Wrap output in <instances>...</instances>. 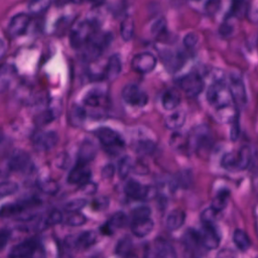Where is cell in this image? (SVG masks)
<instances>
[{
    "instance_id": "obj_18",
    "label": "cell",
    "mask_w": 258,
    "mask_h": 258,
    "mask_svg": "<svg viewBox=\"0 0 258 258\" xmlns=\"http://www.w3.org/2000/svg\"><path fill=\"white\" fill-rule=\"evenodd\" d=\"M97 154V147L91 140H84L78 152V163L87 164L95 158Z\"/></svg>"
},
{
    "instance_id": "obj_4",
    "label": "cell",
    "mask_w": 258,
    "mask_h": 258,
    "mask_svg": "<svg viewBox=\"0 0 258 258\" xmlns=\"http://www.w3.org/2000/svg\"><path fill=\"white\" fill-rule=\"evenodd\" d=\"M95 34V27L93 22L89 20H84L79 23L72 29L70 40L72 46L80 48L85 46Z\"/></svg>"
},
{
    "instance_id": "obj_30",
    "label": "cell",
    "mask_w": 258,
    "mask_h": 258,
    "mask_svg": "<svg viewBox=\"0 0 258 258\" xmlns=\"http://www.w3.org/2000/svg\"><path fill=\"white\" fill-rule=\"evenodd\" d=\"M233 242L236 247L241 251H246L251 245L250 238L248 235L241 229H237L233 233Z\"/></svg>"
},
{
    "instance_id": "obj_7",
    "label": "cell",
    "mask_w": 258,
    "mask_h": 258,
    "mask_svg": "<svg viewBox=\"0 0 258 258\" xmlns=\"http://www.w3.org/2000/svg\"><path fill=\"white\" fill-rule=\"evenodd\" d=\"M122 98L127 104L137 107H143L148 102L147 94L134 84H128L123 88Z\"/></svg>"
},
{
    "instance_id": "obj_1",
    "label": "cell",
    "mask_w": 258,
    "mask_h": 258,
    "mask_svg": "<svg viewBox=\"0 0 258 258\" xmlns=\"http://www.w3.org/2000/svg\"><path fill=\"white\" fill-rule=\"evenodd\" d=\"M207 100L209 104L217 110L226 109L234 105V100L229 87L218 81L213 83L207 91Z\"/></svg>"
},
{
    "instance_id": "obj_44",
    "label": "cell",
    "mask_w": 258,
    "mask_h": 258,
    "mask_svg": "<svg viewBox=\"0 0 258 258\" xmlns=\"http://www.w3.org/2000/svg\"><path fill=\"white\" fill-rule=\"evenodd\" d=\"M248 19L253 23H258V0H253L247 12Z\"/></svg>"
},
{
    "instance_id": "obj_24",
    "label": "cell",
    "mask_w": 258,
    "mask_h": 258,
    "mask_svg": "<svg viewBox=\"0 0 258 258\" xmlns=\"http://www.w3.org/2000/svg\"><path fill=\"white\" fill-rule=\"evenodd\" d=\"M121 72V60L120 57L116 54L110 56L106 64L105 78L109 81H114Z\"/></svg>"
},
{
    "instance_id": "obj_35",
    "label": "cell",
    "mask_w": 258,
    "mask_h": 258,
    "mask_svg": "<svg viewBox=\"0 0 258 258\" xmlns=\"http://www.w3.org/2000/svg\"><path fill=\"white\" fill-rule=\"evenodd\" d=\"M18 190V184L12 180L0 182V199L11 196Z\"/></svg>"
},
{
    "instance_id": "obj_34",
    "label": "cell",
    "mask_w": 258,
    "mask_h": 258,
    "mask_svg": "<svg viewBox=\"0 0 258 258\" xmlns=\"http://www.w3.org/2000/svg\"><path fill=\"white\" fill-rule=\"evenodd\" d=\"M51 4V0H30L28 3V10L33 14H40L44 12Z\"/></svg>"
},
{
    "instance_id": "obj_29",
    "label": "cell",
    "mask_w": 258,
    "mask_h": 258,
    "mask_svg": "<svg viewBox=\"0 0 258 258\" xmlns=\"http://www.w3.org/2000/svg\"><path fill=\"white\" fill-rule=\"evenodd\" d=\"M162 57L165 66H169V68L172 69L173 71L178 70L183 62V58L181 54L177 52H172L170 50H165L162 54Z\"/></svg>"
},
{
    "instance_id": "obj_32",
    "label": "cell",
    "mask_w": 258,
    "mask_h": 258,
    "mask_svg": "<svg viewBox=\"0 0 258 258\" xmlns=\"http://www.w3.org/2000/svg\"><path fill=\"white\" fill-rule=\"evenodd\" d=\"M134 33V21L132 17H126L120 25V34L123 40L129 41Z\"/></svg>"
},
{
    "instance_id": "obj_14",
    "label": "cell",
    "mask_w": 258,
    "mask_h": 258,
    "mask_svg": "<svg viewBox=\"0 0 258 258\" xmlns=\"http://www.w3.org/2000/svg\"><path fill=\"white\" fill-rule=\"evenodd\" d=\"M29 24V16L26 13H18L15 14L8 25V32L11 36H19L22 35Z\"/></svg>"
},
{
    "instance_id": "obj_25",
    "label": "cell",
    "mask_w": 258,
    "mask_h": 258,
    "mask_svg": "<svg viewBox=\"0 0 258 258\" xmlns=\"http://www.w3.org/2000/svg\"><path fill=\"white\" fill-rule=\"evenodd\" d=\"M185 122V113L181 110L173 111L171 114H169L164 121V124L166 128L175 130L179 129Z\"/></svg>"
},
{
    "instance_id": "obj_57",
    "label": "cell",
    "mask_w": 258,
    "mask_h": 258,
    "mask_svg": "<svg viewBox=\"0 0 258 258\" xmlns=\"http://www.w3.org/2000/svg\"><path fill=\"white\" fill-rule=\"evenodd\" d=\"M70 1H72L75 4H81V3L85 2V1H89V0H70Z\"/></svg>"
},
{
    "instance_id": "obj_13",
    "label": "cell",
    "mask_w": 258,
    "mask_h": 258,
    "mask_svg": "<svg viewBox=\"0 0 258 258\" xmlns=\"http://www.w3.org/2000/svg\"><path fill=\"white\" fill-rule=\"evenodd\" d=\"M30 163L29 154L21 149L14 150L8 160V166L13 171H25Z\"/></svg>"
},
{
    "instance_id": "obj_27",
    "label": "cell",
    "mask_w": 258,
    "mask_h": 258,
    "mask_svg": "<svg viewBox=\"0 0 258 258\" xmlns=\"http://www.w3.org/2000/svg\"><path fill=\"white\" fill-rule=\"evenodd\" d=\"M229 197H230L229 190H227V189H222V190H220V191L216 195V197L213 199V201H212V204H211L212 210H213L216 214L222 212V211L226 208V206H227V204H228Z\"/></svg>"
},
{
    "instance_id": "obj_56",
    "label": "cell",
    "mask_w": 258,
    "mask_h": 258,
    "mask_svg": "<svg viewBox=\"0 0 258 258\" xmlns=\"http://www.w3.org/2000/svg\"><path fill=\"white\" fill-rule=\"evenodd\" d=\"M89 1H91V3H92L94 6H101V5L104 4V2H105L106 0H89Z\"/></svg>"
},
{
    "instance_id": "obj_47",
    "label": "cell",
    "mask_w": 258,
    "mask_h": 258,
    "mask_svg": "<svg viewBox=\"0 0 258 258\" xmlns=\"http://www.w3.org/2000/svg\"><path fill=\"white\" fill-rule=\"evenodd\" d=\"M108 205H109V201H108V199H106L104 197H100V198L94 200V202L92 204L94 209L97 211H99V210L102 211V210L106 209L108 207Z\"/></svg>"
},
{
    "instance_id": "obj_40",
    "label": "cell",
    "mask_w": 258,
    "mask_h": 258,
    "mask_svg": "<svg viewBox=\"0 0 258 258\" xmlns=\"http://www.w3.org/2000/svg\"><path fill=\"white\" fill-rule=\"evenodd\" d=\"M85 103L88 105V106H92V107H97V106H100L101 104V101H102V94L100 93H97V92H90L84 99Z\"/></svg>"
},
{
    "instance_id": "obj_38",
    "label": "cell",
    "mask_w": 258,
    "mask_h": 258,
    "mask_svg": "<svg viewBox=\"0 0 258 258\" xmlns=\"http://www.w3.org/2000/svg\"><path fill=\"white\" fill-rule=\"evenodd\" d=\"M39 188L48 195H53L58 190V184L51 179H45L39 182Z\"/></svg>"
},
{
    "instance_id": "obj_10",
    "label": "cell",
    "mask_w": 258,
    "mask_h": 258,
    "mask_svg": "<svg viewBox=\"0 0 258 258\" xmlns=\"http://www.w3.org/2000/svg\"><path fill=\"white\" fill-rule=\"evenodd\" d=\"M156 57L151 52H140L136 54L131 61L132 69L140 74H147L156 67Z\"/></svg>"
},
{
    "instance_id": "obj_53",
    "label": "cell",
    "mask_w": 258,
    "mask_h": 258,
    "mask_svg": "<svg viewBox=\"0 0 258 258\" xmlns=\"http://www.w3.org/2000/svg\"><path fill=\"white\" fill-rule=\"evenodd\" d=\"M232 31H233V27L228 23H224L220 28V33L224 36H228L229 34L232 33Z\"/></svg>"
},
{
    "instance_id": "obj_17",
    "label": "cell",
    "mask_w": 258,
    "mask_h": 258,
    "mask_svg": "<svg viewBox=\"0 0 258 258\" xmlns=\"http://www.w3.org/2000/svg\"><path fill=\"white\" fill-rule=\"evenodd\" d=\"M91 171L85 166V164L78 163L69 173L68 181L72 184L82 185L83 183L90 180Z\"/></svg>"
},
{
    "instance_id": "obj_3",
    "label": "cell",
    "mask_w": 258,
    "mask_h": 258,
    "mask_svg": "<svg viewBox=\"0 0 258 258\" xmlns=\"http://www.w3.org/2000/svg\"><path fill=\"white\" fill-rule=\"evenodd\" d=\"M203 225L199 231L200 240L203 248L207 250H214L218 248L221 241V233L219 227L216 226L214 220L202 221Z\"/></svg>"
},
{
    "instance_id": "obj_19",
    "label": "cell",
    "mask_w": 258,
    "mask_h": 258,
    "mask_svg": "<svg viewBox=\"0 0 258 258\" xmlns=\"http://www.w3.org/2000/svg\"><path fill=\"white\" fill-rule=\"evenodd\" d=\"M97 239V235L93 231H85L78 236L70 238V245L78 249H86L92 246Z\"/></svg>"
},
{
    "instance_id": "obj_42",
    "label": "cell",
    "mask_w": 258,
    "mask_h": 258,
    "mask_svg": "<svg viewBox=\"0 0 258 258\" xmlns=\"http://www.w3.org/2000/svg\"><path fill=\"white\" fill-rule=\"evenodd\" d=\"M151 210L147 206H141L138 208H135L132 212V219H143L150 217Z\"/></svg>"
},
{
    "instance_id": "obj_20",
    "label": "cell",
    "mask_w": 258,
    "mask_h": 258,
    "mask_svg": "<svg viewBox=\"0 0 258 258\" xmlns=\"http://www.w3.org/2000/svg\"><path fill=\"white\" fill-rule=\"evenodd\" d=\"M154 256L162 258H173L176 256L172 245L163 239H157L153 243Z\"/></svg>"
},
{
    "instance_id": "obj_28",
    "label": "cell",
    "mask_w": 258,
    "mask_h": 258,
    "mask_svg": "<svg viewBox=\"0 0 258 258\" xmlns=\"http://www.w3.org/2000/svg\"><path fill=\"white\" fill-rule=\"evenodd\" d=\"M182 243L188 249L196 250L199 246L203 247L200 240L199 231L194 229H187L186 232L182 236Z\"/></svg>"
},
{
    "instance_id": "obj_23",
    "label": "cell",
    "mask_w": 258,
    "mask_h": 258,
    "mask_svg": "<svg viewBox=\"0 0 258 258\" xmlns=\"http://www.w3.org/2000/svg\"><path fill=\"white\" fill-rule=\"evenodd\" d=\"M185 221V213L180 210L176 209L169 213V215L166 218V227L170 231H175L179 229Z\"/></svg>"
},
{
    "instance_id": "obj_39",
    "label": "cell",
    "mask_w": 258,
    "mask_h": 258,
    "mask_svg": "<svg viewBox=\"0 0 258 258\" xmlns=\"http://www.w3.org/2000/svg\"><path fill=\"white\" fill-rule=\"evenodd\" d=\"M54 118V111L51 109H48L42 113H40L36 118H35V124L38 126H43L46 125L47 123L51 122Z\"/></svg>"
},
{
    "instance_id": "obj_12",
    "label": "cell",
    "mask_w": 258,
    "mask_h": 258,
    "mask_svg": "<svg viewBox=\"0 0 258 258\" xmlns=\"http://www.w3.org/2000/svg\"><path fill=\"white\" fill-rule=\"evenodd\" d=\"M210 130L208 127L202 125L196 127L188 138V145L195 149L200 150L210 142Z\"/></svg>"
},
{
    "instance_id": "obj_43",
    "label": "cell",
    "mask_w": 258,
    "mask_h": 258,
    "mask_svg": "<svg viewBox=\"0 0 258 258\" xmlns=\"http://www.w3.org/2000/svg\"><path fill=\"white\" fill-rule=\"evenodd\" d=\"M155 148V144L151 140H142L138 142L137 145V150L141 153H151Z\"/></svg>"
},
{
    "instance_id": "obj_8",
    "label": "cell",
    "mask_w": 258,
    "mask_h": 258,
    "mask_svg": "<svg viewBox=\"0 0 258 258\" xmlns=\"http://www.w3.org/2000/svg\"><path fill=\"white\" fill-rule=\"evenodd\" d=\"M124 190L127 197L133 200H138V201L150 199L155 194V189L153 187L144 185L134 179H130L126 183Z\"/></svg>"
},
{
    "instance_id": "obj_46",
    "label": "cell",
    "mask_w": 258,
    "mask_h": 258,
    "mask_svg": "<svg viewBox=\"0 0 258 258\" xmlns=\"http://www.w3.org/2000/svg\"><path fill=\"white\" fill-rule=\"evenodd\" d=\"M199 41V36L195 32L187 33L183 38V44L186 48H192Z\"/></svg>"
},
{
    "instance_id": "obj_6",
    "label": "cell",
    "mask_w": 258,
    "mask_h": 258,
    "mask_svg": "<svg viewBox=\"0 0 258 258\" xmlns=\"http://www.w3.org/2000/svg\"><path fill=\"white\" fill-rule=\"evenodd\" d=\"M228 87L231 91L234 104L237 106H244L247 101V95L242 77L237 73H231Z\"/></svg>"
},
{
    "instance_id": "obj_49",
    "label": "cell",
    "mask_w": 258,
    "mask_h": 258,
    "mask_svg": "<svg viewBox=\"0 0 258 258\" xmlns=\"http://www.w3.org/2000/svg\"><path fill=\"white\" fill-rule=\"evenodd\" d=\"M164 28H165V21H164V19L161 18L154 22V24L151 27V31L154 34H159L164 30Z\"/></svg>"
},
{
    "instance_id": "obj_21",
    "label": "cell",
    "mask_w": 258,
    "mask_h": 258,
    "mask_svg": "<svg viewBox=\"0 0 258 258\" xmlns=\"http://www.w3.org/2000/svg\"><path fill=\"white\" fill-rule=\"evenodd\" d=\"M162 107L167 111H172L177 108L180 103L179 94L174 89H169L165 91L161 98Z\"/></svg>"
},
{
    "instance_id": "obj_36",
    "label": "cell",
    "mask_w": 258,
    "mask_h": 258,
    "mask_svg": "<svg viewBox=\"0 0 258 258\" xmlns=\"http://www.w3.org/2000/svg\"><path fill=\"white\" fill-rule=\"evenodd\" d=\"M131 249H132L131 240L128 237H124L121 240H119V242L117 243L115 251L118 255L126 256L131 252Z\"/></svg>"
},
{
    "instance_id": "obj_51",
    "label": "cell",
    "mask_w": 258,
    "mask_h": 258,
    "mask_svg": "<svg viewBox=\"0 0 258 258\" xmlns=\"http://www.w3.org/2000/svg\"><path fill=\"white\" fill-rule=\"evenodd\" d=\"M10 238V232L8 230H0V251L6 246L8 240Z\"/></svg>"
},
{
    "instance_id": "obj_16",
    "label": "cell",
    "mask_w": 258,
    "mask_h": 258,
    "mask_svg": "<svg viewBox=\"0 0 258 258\" xmlns=\"http://www.w3.org/2000/svg\"><path fill=\"white\" fill-rule=\"evenodd\" d=\"M36 247H37V243L35 240H26L15 245L11 249L9 256L14 258L29 257L34 254V252L36 251Z\"/></svg>"
},
{
    "instance_id": "obj_55",
    "label": "cell",
    "mask_w": 258,
    "mask_h": 258,
    "mask_svg": "<svg viewBox=\"0 0 258 258\" xmlns=\"http://www.w3.org/2000/svg\"><path fill=\"white\" fill-rule=\"evenodd\" d=\"M5 52H6V45H5V42H4L2 39H0V59L4 56Z\"/></svg>"
},
{
    "instance_id": "obj_48",
    "label": "cell",
    "mask_w": 258,
    "mask_h": 258,
    "mask_svg": "<svg viewBox=\"0 0 258 258\" xmlns=\"http://www.w3.org/2000/svg\"><path fill=\"white\" fill-rule=\"evenodd\" d=\"M221 1L220 0H209L206 4V10L208 13H215L220 8Z\"/></svg>"
},
{
    "instance_id": "obj_31",
    "label": "cell",
    "mask_w": 258,
    "mask_h": 258,
    "mask_svg": "<svg viewBox=\"0 0 258 258\" xmlns=\"http://www.w3.org/2000/svg\"><path fill=\"white\" fill-rule=\"evenodd\" d=\"M86 118L85 110L80 106H73L69 113V122L73 126H80Z\"/></svg>"
},
{
    "instance_id": "obj_54",
    "label": "cell",
    "mask_w": 258,
    "mask_h": 258,
    "mask_svg": "<svg viewBox=\"0 0 258 258\" xmlns=\"http://www.w3.org/2000/svg\"><path fill=\"white\" fill-rule=\"evenodd\" d=\"M245 0H232V12L237 13Z\"/></svg>"
},
{
    "instance_id": "obj_5",
    "label": "cell",
    "mask_w": 258,
    "mask_h": 258,
    "mask_svg": "<svg viewBox=\"0 0 258 258\" xmlns=\"http://www.w3.org/2000/svg\"><path fill=\"white\" fill-rule=\"evenodd\" d=\"M177 84L179 88L189 97L198 96L204 89L203 78L198 73H188L187 75L178 79Z\"/></svg>"
},
{
    "instance_id": "obj_11",
    "label": "cell",
    "mask_w": 258,
    "mask_h": 258,
    "mask_svg": "<svg viewBox=\"0 0 258 258\" xmlns=\"http://www.w3.org/2000/svg\"><path fill=\"white\" fill-rule=\"evenodd\" d=\"M58 141V135L53 131H39L32 138L33 147L38 151H47L53 148Z\"/></svg>"
},
{
    "instance_id": "obj_22",
    "label": "cell",
    "mask_w": 258,
    "mask_h": 258,
    "mask_svg": "<svg viewBox=\"0 0 258 258\" xmlns=\"http://www.w3.org/2000/svg\"><path fill=\"white\" fill-rule=\"evenodd\" d=\"M126 222H127L126 215L122 212H117L110 218L108 223L103 228V231L105 234L111 235L116 229L122 228L126 224Z\"/></svg>"
},
{
    "instance_id": "obj_2",
    "label": "cell",
    "mask_w": 258,
    "mask_h": 258,
    "mask_svg": "<svg viewBox=\"0 0 258 258\" xmlns=\"http://www.w3.org/2000/svg\"><path fill=\"white\" fill-rule=\"evenodd\" d=\"M250 160V149L247 146H244L238 151H231L226 153L221 159V165L229 171L244 170L248 167Z\"/></svg>"
},
{
    "instance_id": "obj_9",
    "label": "cell",
    "mask_w": 258,
    "mask_h": 258,
    "mask_svg": "<svg viewBox=\"0 0 258 258\" xmlns=\"http://www.w3.org/2000/svg\"><path fill=\"white\" fill-rule=\"evenodd\" d=\"M95 134L99 141L110 150L122 148L124 146V142L122 141L119 134L111 128L101 127L96 130Z\"/></svg>"
},
{
    "instance_id": "obj_33",
    "label": "cell",
    "mask_w": 258,
    "mask_h": 258,
    "mask_svg": "<svg viewBox=\"0 0 258 258\" xmlns=\"http://www.w3.org/2000/svg\"><path fill=\"white\" fill-rule=\"evenodd\" d=\"M133 168V160L130 156L126 155L122 157L118 163V174L121 178H125L128 176L129 172Z\"/></svg>"
},
{
    "instance_id": "obj_37",
    "label": "cell",
    "mask_w": 258,
    "mask_h": 258,
    "mask_svg": "<svg viewBox=\"0 0 258 258\" xmlns=\"http://www.w3.org/2000/svg\"><path fill=\"white\" fill-rule=\"evenodd\" d=\"M87 204V201L85 199H75L70 202H68L64 205V210L69 213H75L79 212L81 209H83Z\"/></svg>"
},
{
    "instance_id": "obj_26",
    "label": "cell",
    "mask_w": 258,
    "mask_h": 258,
    "mask_svg": "<svg viewBox=\"0 0 258 258\" xmlns=\"http://www.w3.org/2000/svg\"><path fill=\"white\" fill-rule=\"evenodd\" d=\"M28 207L26 202L16 203V204H7L0 209V217L1 218H10L16 216L23 212Z\"/></svg>"
},
{
    "instance_id": "obj_41",
    "label": "cell",
    "mask_w": 258,
    "mask_h": 258,
    "mask_svg": "<svg viewBox=\"0 0 258 258\" xmlns=\"http://www.w3.org/2000/svg\"><path fill=\"white\" fill-rule=\"evenodd\" d=\"M86 222H87V217H86L85 215L79 213V212L73 213V214L70 216L69 220H68V223H69L71 226H74V227H76V226H82V225H84Z\"/></svg>"
},
{
    "instance_id": "obj_15",
    "label": "cell",
    "mask_w": 258,
    "mask_h": 258,
    "mask_svg": "<svg viewBox=\"0 0 258 258\" xmlns=\"http://www.w3.org/2000/svg\"><path fill=\"white\" fill-rule=\"evenodd\" d=\"M153 228L154 223L150 217L143 219H134L131 223V231L138 238H143L149 235Z\"/></svg>"
},
{
    "instance_id": "obj_52",
    "label": "cell",
    "mask_w": 258,
    "mask_h": 258,
    "mask_svg": "<svg viewBox=\"0 0 258 258\" xmlns=\"http://www.w3.org/2000/svg\"><path fill=\"white\" fill-rule=\"evenodd\" d=\"M115 173V167L112 164H107L102 169V176L104 178H111Z\"/></svg>"
},
{
    "instance_id": "obj_58",
    "label": "cell",
    "mask_w": 258,
    "mask_h": 258,
    "mask_svg": "<svg viewBox=\"0 0 258 258\" xmlns=\"http://www.w3.org/2000/svg\"><path fill=\"white\" fill-rule=\"evenodd\" d=\"M194 1H199V0H194Z\"/></svg>"
},
{
    "instance_id": "obj_45",
    "label": "cell",
    "mask_w": 258,
    "mask_h": 258,
    "mask_svg": "<svg viewBox=\"0 0 258 258\" xmlns=\"http://www.w3.org/2000/svg\"><path fill=\"white\" fill-rule=\"evenodd\" d=\"M62 220V214L61 212L57 211V210H54L52 211L46 218L45 220V225L46 226H53V225H56L58 224L59 222H61Z\"/></svg>"
},
{
    "instance_id": "obj_50",
    "label": "cell",
    "mask_w": 258,
    "mask_h": 258,
    "mask_svg": "<svg viewBox=\"0 0 258 258\" xmlns=\"http://www.w3.org/2000/svg\"><path fill=\"white\" fill-rule=\"evenodd\" d=\"M81 188H82V190H84L86 194L92 195V194H94V192L96 191L97 185H96V183H94V182L88 180L87 182H85V183H83V184L81 185Z\"/></svg>"
}]
</instances>
